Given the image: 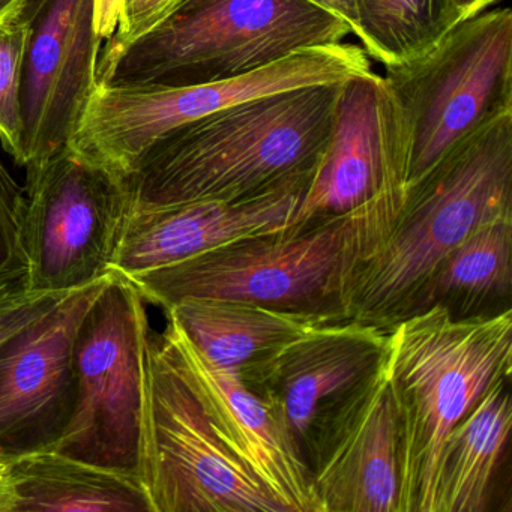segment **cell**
I'll use <instances>...</instances> for the list:
<instances>
[{"instance_id":"cell-1","label":"cell","mask_w":512,"mask_h":512,"mask_svg":"<svg viewBox=\"0 0 512 512\" xmlns=\"http://www.w3.org/2000/svg\"><path fill=\"white\" fill-rule=\"evenodd\" d=\"M341 83L265 95L164 134L124 179L131 211L242 202L308 181L331 136Z\"/></svg>"},{"instance_id":"cell-2","label":"cell","mask_w":512,"mask_h":512,"mask_svg":"<svg viewBox=\"0 0 512 512\" xmlns=\"http://www.w3.org/2000/svg\"><path fill=\"white\" fill-rule=\"evenodd\" d=\"M404 199L239 239L128 280L163 310L184 299H224L343 322L356 274L388 236Z\"/></svg>"},{"instance_id":"cell-3","label":"cell","mask_w":512,"mask_h":512,"mask_svg":"<svg viewBox=\"0 0 512 512\" xmlns=\"http://www.w3.org/2000/svg\"><path fill=\"white\" fill-rule=\"evenodd\" d=\"M512 217V113L494 119L407 188L353 281L347 320L389 331L440 263L476 230Z\"/></svg>"},{"instance_id":"cell-4","label":"cell","mask_w":512,"mask_h":512,"mask_svg":"<svg viewBox=\"0 0 512 512\" xmlns=\"http://www.w3.org/2000/svg\"><path fill=\"white\" fill-rule=\"evenodd\" d=\"M386 365L400 424L398 512H431L449 433L497 377L511 374L512 310L413 314L389 329Z\"/></svg>"},{"instance_id":"cell-5","label":"cell","mask_w":512,"mask_h":512,"mask_svg":"<svg viewBox=\"0 0 512 512\" xmlns=\"http://www.w3.org/2000/svg\"><path fill=\"white\" fill-rule=\"evenodd\" d=\"M349 26L308 0H184L130 46L101 52L98 85L184 88L235 79L298 50L341 43Z\"/></svg>"},{"instance_id":"cell-6","label":"cell","mask_w":512,"mask_h":512,"mask_svg":"<svg viewBox=\"0 0 512 512\" xmlns=\"http://www.w3.org/2000/svg\"><path fill=\"white\" fill-rule=\"evenodd\" d=\"M403 121L407 188L464 139L512 113V13L458 23L427 53L386 67L383 76Z\"/></svg>"},{"instance_id":"cell-7","label":"cell","mask_w":512,"mask_h":512,"mask_svg":"<svg viewBox=\"0 0 512 512\" xmlns=\"http://www.w3.org/2000/svg\"><path fill=\"white\" fill-rule=\"evenodd\" d=\"M370 71L359 47L337 43L298 50L253 73L205 85H98L70 146L125 179L155 140L181 125L265 95L346 82Z\"/></svg>"},{"instance_id":"cell-8","label":"cell","mask_w":512,"mask_h":512,"mask_svg":"<svg viewBox=\"0 0 512 512\" xmlns=\"http://www.w3.org/2000/svg\"><path fill=\"white\" fill-rule=\"evenodd\" d=\"M149 331L142 293L110 272L77 331L74 412L53 451L143 482Z\"/></svg>"},{"instance_id":"cell-9","label":"cell","mask_w":512,"mask_h":512,"mask_svg":"<svg viewBox=\"0 0 512 512\" xmlns=\"http://www.w3.org/2000/svg\"><path fill=\"white\" fill-rule=\"evenodd\" d=\"M143 484L154 512H289L217 436L152 329Z\"/></svg>"},{"instance_id":"cell-10","label":"cell","mask_w":512,"mask_h":512,"mask_svg":"<svg viewBox=\"0 0 512 512\" xmlns=\"http://www.w3.org/2000/svg\"><path fill=\"white\" fill-rule=\"evenodd\" d=\"M26 173L29 292L67 293L103 280L131 214L124 179L71 146Z\"/></svg>"},{"instance_id":"cell-11","label":"cell","mask_w":512,"mask_h":512,"mask_svg":"<svg viewBox=\"0 0 512 512\" xmlns=\"http://www.w3.org/2000/svg\"><path fill=\"white\" fill-rule=\"evenodd\" d=\"M109 275L65 293L47 313L0 344L2 460L53 451L64 436L76 401L77 331Z\"/></svg>"},{"instance_id":"cell-12","label":"cell","mask_w":512,"mask_h":512,"mask_svg":"<svg viewBox=\"0 0 512 512\" xmlns=\"http://www.w3.org/2000/svg\"><path fill=\"white\" fill-rule=\"evenodd\" d=\"M407 191L403 121L383 77L341 83L325 151L289 227L337 217Z\"/></svg>"},{"instance_id":"cell-13","label":"cell","mask_w":512,"mask_h":512,"mask_svg":"<svg viewBox=\"0 0 512 512\" xmlns=\"http://www.w3.org/2000/svg\"><path fill=\"white\" fill-rule=\"evenodd\" d=\"M400 424L386 355L325 410L308 448L322 512H398Z\"/></svg>"},{"instance_id":"cell-14","label":"cell","mask_w":512,"mask_h":512,"mask_svg":"<svg viewBox=\"0 0 512 512\" xmlns=\"http://www.w3.org/2000/svg\"><path fill=\"white\" fill-rule=\"evenodd\" d=\"M97 0H31L22 85L23 167L71 145L98 88Z\"/></svg>"},{"instance_id":"cell-15","label":"cell","mask_w":512,"mask_h":512,"mask_svg":"<svg viewBox=\"0 0 512 512\" xmlns=\"http://www.w3.org/2000/svg\"><path fill=\"white\" fill-rule=\"evenodd\" d=\"M166 317L161 340L217 436L287 511L322 512L310 467L274 410L239 373L206 361L175 317Z\"/></svg>"},{"instance_id":"cell-16","label":"cell","mask_w":512,"mask_h":512,"mask_svg":"<svg viewBox=\"0 0 512 512\" xmlns=\"http://www.w3.org/2000/svg\"><path fill=\"white\" fill-rule=\"evenodd\" d=\"M388 338L389 331L377 326L326 323L248 365L239 376L274 410L307 461L320 416L379 367Z\"/></svg>"},{"instance_id":"cell-17","label":"cell","mask_w":512,"mask_h":512,"mask_svg":"<svg viewBox=\"0 0 512 512\" xmlns=\"http://www.w3.org/2000/svg\"><path fill=\"white\" fill-rule=\"evenodd\" d=\"M308 184L310 179L242 202L205 200L134 209L112 272L130 278L239 239L286 229Z\"/></svg>"},{"instance_id":"cell-18","label":"cell","mask_w":512,"mask_h":512,"mask_svg":"<svg viewBox=\"0 0 512 512\" xmlns=\"http://www.w3.org/2000/svg\"><path fill=\"white\" fill-rule=\"evenodd\" d=\"M511 374L497 377L449 433L431 512H485L512 428Z\"/></svg>"},{"instance_id":"cell-19","label":"cell","mask_w":512,"mask_h":512,"mask_svg":"<svg viewBox=\"0 0 512 512\" xmlns=\"http://www.w3.org/2000/svg\"><path fill=\"white\" fill-rule=\"evenodd\" d=\"M172 314L203 358L241 373L293 338L329 320L224 299H184L164 310Z\"/></svg>"},{"instance_id":"cell-20","label":"cell","mask_w":512,"mask_h":512,"mask_svg":"<svg viewBox=\"0 0 512 512\" xmlns=\"http://www.w3.org/2000/svg\"><path fill=\"white\" fill-rule=\"evenodd\" d=\"M512 217L485 224L464 239L422 284L401 320L433 307L455 319L511 308ZM400 320V322H401Z\"/></svg>"},{"instance_id":"cell-21","label":"cell","mask_w":512,"mask_h":512,"mask_svg":"<svg viewBox=\"0 0 512 512\" xmlns=\"http://www.w3.org/2000/svg\"><path fill=\"white\" fill-rule=\"evenodd\" d=\"M16 512H154L140 479L56 451L10 464Z\"/></svg>"},{"instance_id":"cell-22","label":"cell","mask_w":512,"mask_h":512,"mask_svg":"<svg viewBox=\"0 0 512 512\" xmlns=\"http://www.w3.org/2000/svg\"><path fill=\"white\" fill-rule=\"evenodd\" d=\"M355 13L356 37L385 67L419 58L463 22L452 0H355Z\"/></svg>"},{"instance_id":"cell-23","label":"cell","mask_w":512,"mask_h":512,"mask_svg":"<svg viewBox=\"0 0 512 512\" xmlns=\"http://www.w3.org/2000/svg\"><path fill=\"white\" fill-rule=\"evenodd\" d=\"M28 7L0 22V142L23 166L22 85L28 49Z\"/></svg>"},{"instance_id":"cell-24","label":"cell","mask_w":512,"mask_h":512,"mask_svg":"<svg viewBox=\"0 0 512 512\" xmlns=\"http://www.w3.org/2000/svg\"><path fill=\"white\" fill-rule=\"evenodd\" d=\"M26 191L0 161V298L29 292L23 223Z\"/></svg>"},{"instance_id":"cell-25","label":"cell","mask_w":512,"mask_h":512,"mask_svg":"<svg viewBox=\"0 0 512 512\" xmlns=\"http://www.w3.org/2000/svg\"><path fill=\"white\" fill-rule=\"evenodd\" d=\"M184 0H122L118 28L101 52L130 46L164 22Z\"/></svg>"},{"instance_id":"cell-26","label":"cell","mask_w":512,"mask_h":512,"mask_svg":"<svg viewBox=\"0 0 512 512\" xmlns=\"http://www.w3.org/2000/svg\"><path fill=\"white\" fill-rule=\"evenodd\" d=\"M64 295L65 293L20 292L2 296L0 298V344L47 313Z\"/></svg>"},{"instance_id":"cell-27","label":"cell","mask_w":512,"mask_h":512,"mask_svg":"<svg viewBox=\"0 0 512 512\" xmlns=\"http://www.w3.org/2000/svg\"><path fill=\"white\" fill-rule=\"evenodd\" d=\"M316 7L322 8L326 13L338 17L343 20L350 28V32L355 34L356 29V13L355 0H308Z\"/></svg>"},{"instance_id":"cell-28","label":"cell","mask_w":512,"mask_h":512,"mask_svg":"<svg viewBox=\"0 0 512 512\" xmlns=\"http://www.w3.org/2000/svg\"><path fill=\"white\" fill-rule=\"evenodd\" d=\"M11 461L0 458V512H16V493L10 479Z\"/></svg>"},{"instance_id":"cell-29","label":"cell","mask_w":512,"mask_h":512,"mask_svg":"<svg viewBox=\"0 0 512 512\" xmlns=\"http://www.w3.org/2000/svg\"><path fill=\"white\" fill-rule=\"evenodd\" d=\"M122 0H97V22L103 26H113L121 14Z\"/></svg>"},{"instance_id":"cell-30","label":"cell","mask_w":512,"mask_h":512,"mask_svg":"<svg viewBox=\"0 0 512 512\" xmlns=\"http://www.w3.org/2000/svg\"><path fill=\"white\" fill-rule=\"evenodd\" d=\"M493 2L496 0H452V4L455 5L463 20L484 13Z\"/></svg>"},{"instance_id":"cell-31","label":"cell","mask_w":512,"mask_h":512,"mask_svg":"<svg viewBox=\"0 0 512 512\" xmlns=\"http://www.w3.org/2000/svg\"><path fill=\"white\" fill-rule=\"evenodd\" d=\"M31 0H0V22L22 13Z\"/></svg>"}]
</instances>
